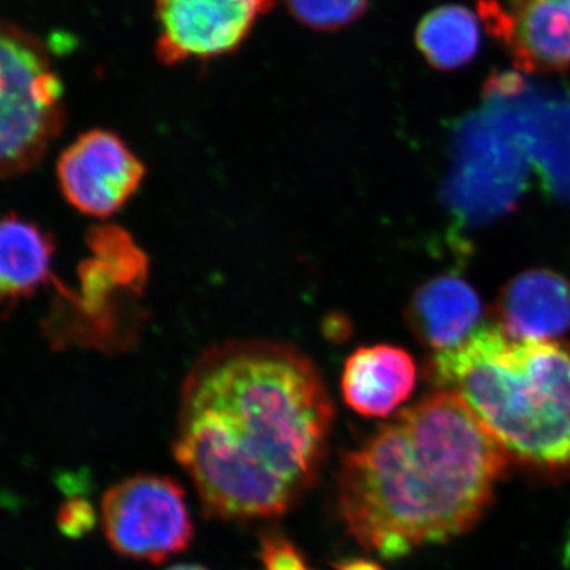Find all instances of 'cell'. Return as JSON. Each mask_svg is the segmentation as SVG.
Returning a JSON list of instances; mask_svg holds the SVG:
<instances>
[{
  "label": "cell",
  "mask_w": 570,
  "mask_h": 570,
  "mask_svg": "<svg viewBox=\"0 0 570 570\" xmlns=\"http://www.w3.org/2000/svg\"><path fill=\"white\" fill-rule=\"evenodd\" d=\"M333 423L309 356L275 341H232L204 352L184 379L174 455L208 519H275L317 482Z\"/></svg>",
  "instance_id": "cell-1"
},
{
  "label": "cell",
  "mask_w": 570,
  "mask_h": 570,
  "mask_svg": "<svg viewBox=\"0 0 570 570\" xmlns=\"http://www.w3.org/2000/svg\"><path fill=\"white\" fill-rule=\"evenodd\" d=\"M509 464L472 409L439 390L341 459L337 510L363 549L397 560L471 531Z\"/></svg>",
  "instance_id": "cell-2"
},
{
  "label": "cell",
  "mask_w": 570,
  "mask_h": 570,
  "mask_svg": "<svg viewBox=\"0 0 570 570\" xmlns=\"http://www.w3.org/2000/svg\"><path fill=\"white\" fill-rule=\"evenodd\" d=\"M428 377L472 409L510 463L538 478L570 479V344L512 340L487 325L436 352Z\"/></svg>",
  "instance_id": "cell-3"
},
{
  "label": "cell",
  "mask_w": 570,
  "mask_h": 570,
  "mask_svg": "<svg viewBox=\"0 0 570 570\" xmlns=\"http://www.w3.org/2000/svg\"><path fill=\"white\" fill-rule=\"evenodd\" d=\"M66 121L63 85L43 41L0 20V179L39 165Z\"/></svg>",
  "instance_id": "cell-4"
},
{
  "label": "cell",
  "mask_w": 570,
  "mask_h": 570,
  "mask_svg": "<svg viewBox=\"0 0 570 570\" xmlns=\"http://www.w3.org/2000/svg\"><path fill=\"white\" fill-rule=\"evenodd\" d=\"M530 159L515 138L482 108L456 121L444 204L464 227L513 212L528 186Z\"/></svg>",
  "instance_id": "cell-5"
},
{
  "label": "cell",
  "mask_w": 570,
  "mask_h": 570,
  "mask_svg": "<svg viewBox=\"0 0 570 570\" xmlns=\"http://www.w3.org/2000/svg\"><path fill=\"white\" fill-rule=\"evenodd\" d=\"M480 108L515 138L543 187L570 204V92L502 71L485 82Z\"/></svg>",
  "instance_id": "cell-6"
},
{
  "label": "cell",
  "mask_w": 570,
  "mask_h": 570,
  "mask_svg": "<svg viewBox=\"0 0 570 570\" xmlns=\"http://www.w3.org/2000/svg\"><path fill=\"white\" fill-rule=\"evenodd\" d=\"M88 247L92 255L78 269V288L55 281L59 299L47 326L55 343H104L115 296L126 291L138 294L146 283L148 258L121 227H94Z\"/></svg>",
  "instance_id": "cell-7"
},
{
  "label": "cell",
  "mask_w": 570,
  "mask_h": 570,
  "mask_svg": "<svg viewBox=\"0 0 570 570\" xmlns=\"http://www.w3.org/2000/svg\"><path fill=\"white\" fill-rule=\"evenodd\" d=\"M102 524L116 553L149 564H163L189 549L195 532L186 491L157 474L132 475L108 489Z\"/></svg>",
  "instance_id": "cell-8"
},
{
  "label": "cell",
  "mask_w": 570,
  "mask_h": 570,
  "mask_svg": "<svg viewBox=\"0 0 570 570\" xmlns=\"http://www.w3.org/2000/svg\"><path fill=\"white\" fill-rule=\"evenodd\" d=\"M277 0H154L156 56L165 66L209 61L238 50Z\"/></svg>",
  "instance_id": "cell-9"
},
{
  "label": "cell",
  "mask_w": 570,
  "mask_h": 570,
  "mask_svg": "<svg viewBox=\"0 0 570 570\" xmlns=\"http://www.w3.org/2000/svg\"><path fill=\"white\" fill-rule=\"evenodd\" d=\"M56 178L71 208L108 219L138 193L146 165L118 134L92 129L63 149Z\"/></svg>",
  "instance_id": "cell-10"
},
{
  "label": "cell",
  "mask_w": 570,
  "mask_h": 570,
  "mask_svg": "<svg viewBox=\"0 0 570 570\" xmlns=\"http://www.w3.org/2000/svg\"><path fill=\"white\" fill-rule=\"evenodd\" d=\"M491 33L508 43L517 67L561 70L570 66V0H497L480 2Z\"/></svg>",
  "instance_id": "cell-11"
},
{
  "label": "cell",
  "mask_w": 570,
  "mask_h": 570,
  "mask_svg": "<svg viewBox=\"0 0 570 570\" xmlns=\"http://www.w3.org/2000/svg\"><path fill=\"white\" fill-rule=\"evenodd\" d=\"M417 387V365L404 348L376 344L356 348L344 363L341 393L366 419H387Z\"/></svg>",
  "instance_id": "cell-12"
},
{
  "label": "cell",
  "mask_w": 570,
  "mask_h": 570,
  "mask_svg": "<svg viewBox=\"0 0 570 570\" xmlns=\"http://www.w3.org/2000/svg\"><path fill=\"white\" fill-rule=\"evenodd\" d=\"M499 326L512 340L550 341L570 330V283L551 269L513 277L498 298Z\"/></svg>",
  "instance_id": "cell-13"
},
{
  "label": "cell",
  "mask_w": 570,
  "mask_h": 570,
  "mask_svg": "<svg viewBox=\"0 0 570 570\" xmlns=\"http://www.w3.org/2000/svg\"><path fill=\"white\" fill-rule=\"evenodd\" d=\"M482 299L456 275H442L420 285L409 299V328L423 346L436 352L460 346L482 318Z\"/></svg>",
  "instance_id": "cell-14"
},
{
  "label": "cell",
  "mask_w": 570,
  "mask_h": 570,
  "mask_svg": "<svg viewBox=\"0 0 570 570\" xmlns=\"http://www.w3.org/2000/svg\"><path fill=\"white\" fill-rule=\"evenodd\" d=\"M55 239L18 214L0 216V309H11L55 283Z\"/></svg>",
  "instance_id": "cell-15"
},
{
  "label": "cell",
  "mask_w": 570,
  "mask_h": 570,
  "mask_svg": "<svg viewBox=\"0 0 570 570\" xmlns=\"http://www.w3.org/2000/svg\"><path fill=\"white\" fill-rule=\"evenodd\" d=\"M415 40L431 66L441 70L460 69L478 55L479 21L466 7H439L420 21Z\"/></svg>",
  "instance_id": "cell-16"
},
{
  "label": "cell",
  "mask_w": 570,
  "mask_h": 570,
  "mask_svg": "<svg viewBox=\"0 0 570 570\" xmlns=\"http://www.w3.org/2000/svg\"><path fill=\"white\" fill-rule=\"evenodd\" d=\"M299 24L314 31L333 32L354 24L365 14L370 0H285Z\"/></svg>",
  "instance_id": "cell-17"
},
{
  "label": "cell",
  "mask_w": 570,
  "mask_h": 570,
  "mask_svg": "<svg viewBox=\"0 0 570 570\" xmlns=\"http://www.w3.org/2000/svg\"><path fill=\"white\" fill-rule=\"evenodd\" d=\"M258 561L262 570H316L287 535L275 530L264 531L261 535Z\"/></svg>",
  "instance_id": "cell-18"
},
{
  "label": "cell",
  "mask_w": 570,
  "mask_h": 570,
  "mask_svg": "<svg viewBox=\"0 0 570 570\" xmlns=\"http://www.w3.org/2000/svg\"><path fill=\"white\" fill-rule=\"evenodd\" d=\"M96 520L91 502L82 498L69 499L58 512L59 530L70 539H80L91 532Z\"/></svg>",
  "instance_id": "cell-19"
},
{
  "label": "cell",
  "mask_w": 570,
  "mask_h": 570,
  "mask_svg": "<svg viewBox=\"0 0 570 570\" xmlns=\"http://www.w3.org/2000/svg\"><path fill=\"white\" fill-rule=\"evenodd\" d=\"M336 570H384L379 562L365 560V558H355V560L340 561L335 566Z\"/></svg>",
  "instance_id": "cell-20"
},
{
  "label": "cell",
  "mask_w": 570,
  "mask_h": 570,
  "mask_svg": "<svg viewBox=\"0 0 570 570\" xmlns=\"http://www.w3.org/2000/svg\"><path fill=\"white\" fill-rule=\"evenodd\" d=\"M167 570H208V569L204 568V566H198V564H178V566H174V568H170Z\"/></svg>",
  "instance_id": "cell-21"
}]
</instances>
